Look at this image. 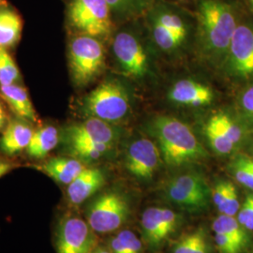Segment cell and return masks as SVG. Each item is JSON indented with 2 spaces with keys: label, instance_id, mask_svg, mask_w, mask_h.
Here are the masks:
<instances>
[{
  "label": "cell",
  "instance_id": "1",
  "mask_svg": "<svg viewBox=\"0 0 253 253\" xmlns=\"http://www.w3.org/2000/svg\"><path fill=\"white\" fill-rule=\"evenodd\" d=\"M197 20L202 54L221 66L238 26L235 9L221 0H200Z\"/></svg>",
  "mask_w": 253,
  "mask_h": 253
},
{
  "label": "cell",
  "instance_id": "2",
  "mask_svg": "<svg viewBox=\"0 0 253 253\" xmlns=\"http://www.w3.org/2000/svg\"><path fill=\"white\" fill-rule=\"evenodd\" d=\"M149 129L159 144L163 162L171 167L185 166L208 157L191 127L179 119L158 117Z\"/></svg>",
  "mask_w": 253,
  "mask_h": 253
},
{
  "label": "cell",
  "instance_id": "3",
  "mask_svg": "<svg viewBox=\"0 0 253 253\" xmlns=\"http://www.w3.org/2000/svg\"><path fill=\"white\" fill-rule=\"evenodd\" d=\"M130 99L125 85L115 79L101 83L84 98L83 111L88 118L116 123L126 118Z\"/></svg>",
  "mask_w": 253,
  "mask_h": 253
},
{
  "label": "cell",
  "instance_id": "4",
  "mask_svg": "<svg viewBox=\"0 0 253 253\" xmlns=\"http://www.w3.org/2000/svg\"><path fill=\"white\" fill-rule=\"evenodd\" d=\"M163 194L166 200L190 213H203L209 208L212 190L199 172L180 173L169 181Z\"/></svg>",
  "mask_w": 253,
  "mask_h": 253
},
{
  "label": "cell",
  "instance_id": "5",
  "mask_svg": "<svg viewBox=\"0 0 253 253\" xmlns=\"http://www.w3.org/2000/svg\"><path fill=\"white\" fill-rule=\"evenodd\" d=\"M70 69L73 81L84 85L93 81L104 67V50L98 38L82 34L74 37L69 49Z\"/></svg>",
  "mask_w": 253,
  "mask_h": 253
},
{
  "label": "cell",
  "instance_id": "6",
  "mask_svg": "<svg viewBox=\"0 0 253 253\" xmlns=\"http://www.w3.org/2000/svg\"><path fill=\"white\" fill-rule=\"evenodd\" d=\"M128 201L121 192L108 190L100 194L86 209V221L98 234L117 231L129 217Z\"/></svg>",
  "mask_w": 253,
  "mask_h": 253
},
{
  "label": "cell",
  "instance_id": "7",
  "mask_svg": "<svg viewBox=\"0 0 253 253\" xmlns=\"http://www.w3.org/2000/svg\"><path fill=\"white\" fill-rule=\"evenodd\" d=\"M67 15L72 27L82 34L103 38L113 27V16L106 0H71Z\"/></svg>",
  "mask_w": 253,
  "mask_h": 253
},
{
  "label": "cell",
  "instance_id": "8",
  "mask_svg": "<svg viewBox=\"0 0 253 253\" xmlns=\"http://www.w3.org/2000/svg\"><path fill=\"white\" fill-rule=\"evenodd\" d=\"M221 67L229 79L253 83V23L238 24Z\"/></svg>",
  "mask_w": 253,
  "mask_h": 253
},
{
  "label": "cell",
  "instance_id": "9",
  "mask_svg": "<svg viewBox=\"0 0 253 253\" xmlns=\"http://www.w3.org/2000/svg\"><path fill=\"white\" fill-rule=\"evenodd\" d=\"M249 127L239 117L221 111L208 119L205 133L215 153L228 156L244 143Z\"/></svg>",
  "mask_w": 253,
  "mask_h": 253
},
{
  "label": "cell",
  "instance_id": "10",
  "mask_svg": "<svg viewBox=\"0 0 253 253\" xmlns=\"http://www.w3.org/2000/svg\"><path fill=\"white\" fill-rule=\"evenodd\" d=\"M180 214L166 208H149L141 217V228L147 246L157 250L176 232L181 224Z\"/></svg>",
  "mask_w": 253,
  "mask_h": 253
},
{
  "label": "cell",
  "instance_id": "11",
  "mask_svg": "<svg viewBox=\"0 0 253 253\" xmlns=\"http://www.w3.org/2000/svg\"><path fill=\"white\" fill-rule=\"evenodd\" d=\"M95 232L87 221L75 216L65 217L58 227V253H91L96 248Z\"/></svg>",
  "mask_w": 253,
  "mask_h": 253
},
{
  "label": "cell",
  "instance_id": "12",
  "mask_svg": "<svg viewBox=\"0 0 253 253\" xmlns=\"http://www.w3.org/2000/svg\"><path fill=\"white\" fill-rule=\"evenodd\" d=\"M160 148L148 138L132 141L126 151V170L141 181L151 180L162 163Z\"/></svg>",
  "mask_w": 253,
  "mask_h": 253
},
{
  "label": "cell",
  "instance_id": "13",
  "mask_svg": "<svg viewBox=\"0 0 253 253\" xmlns=\"http://www.w3.org/2000/svg\"><path fill=\"white\" fill-rule=\"evenodd\" d=\"M113 50L120 69L126 76L141 78L147 73V55L134 34L128 31L118 33L114 40Z\"/></svg>",
  "mask_w": 253,
  "mask_h": 253
},
{
  "label": "cell",
  "instance_id": "14",
  "mask_svg": "<svg viewBox=\"0 0 253 253\" xmlns=\"http://www.w3.org/2000/svg\"><path fill=\"white\" fill-rule=\"evenodd\" d=\"M119 137V131L111 123L101 119L88 118L83 123L70 126L65 133V140L73 142H90L115 145Z\"/></svg>",
  "mask_w": 253,
  "mask_h": 253
},
{
  "label": "cell",
  "instance_id": "15",
  "mask_svg": "<svg viewBox=\"0 0 253 253\" xmlns=\"http://www.w3.org/2000/svg\"><path fill=\"white\" fill-rule=\"evenodd\" d=\"M168 98L179 105L200 107L213 101L214 92L207 84L185 79L176 82L172 85L168 93Z\"/></svg>",
  "mask_w": 253,
  "mask_h": 253
},
{
  "label": "cell",
  "instance_id": "16",
  "mask_svg": "<svg viewBox=\"0 0 253 253\" xmlns=\"http://www.w3.org/2000/svg\"><path fill=\"white\" fill-rule=\"evenodd\" d=\"M105 175L99 168H84L81 173L68 185L67 197L73 206L81 205L102 188Z\"/></svg>",
  "mask_w": 253,
  "mask_h": 253
},
{
  "label": "cell",
  "instance_id": "17",
  "mask_svg": "<svg viewBox=\"0 0 253 253\" xmlns=\"http://www.w3.org/2000/svg\"><path fill=\"white\" fill-rule=\"evenodd\" d=\"M0 97L18 118L32 122H36L38 120L35 109L29 99L27 88L16 84L0 85Z\"/></svg>",
  "mask_w": 253,
  "mask_h": 253
},
{
  "label": "cell",
  "instance_id": "18",
  "mask_svg": "<svg viewBox=\"0 0 253 253\" xmlns=\"http://www.w3.org/2000/svg\"><path fill=\"white\" fill-rule=\"evenodd\" d=\"M34 130L27 122L15 120L9 123L0 138V148L7 155H14L26 150Z\"/></svg>",
  "mask_w": 253,
  "mask_h": 253
},
{
  "label": "cell",
  "instance_id": "19",
  "mask_svg": "<svg viewBox=\"0 0 253 253\" xmlns=\"http://www.w3.org/2000/svg\"><path fill=\"white\" fill-rule=\"evenodd\" d=\"M24 22L21 14L7 1L0 4V47L15 45L22 36Z\"/></svg>",
  "mask_w": 253,
  "mask_h": 253
},
{
  "label": "cell",
  "instance_id": "20",
  "mask_svg": "<svg viewBox=\"0 0 253 253\" xmlns=\"http://www.w3.org/2000/svg\"><path fill=\"white\" fill-rule=\"evenodd\" d=\"M84 165L74 158H52L41 166V169L53 179L69 185L84 169Z\"/></svg>",
  "mask_w": 253,
  "mask_h": 253
},
{
  "label": "cell",
  "instance_id": "21",
  "mask_svg": "<svg viewBox=\"0 0 253 253\" xmlns=\"http://www.w3.org/2000/svg\"><path fill=\"white\" fill-rule=\"evenodd\" d=\"M59 142V131L54 126H42L34 131L27 146V153L33 159H43Z\"/></svg>",
  "mask_w": 253,
  "mask_h": 253
},
{
  "label": "cell",
  "instance_id": "22",
  "mask_svg": "<svg viewBox=\"0 0 253 253\" xmlns=\"http://www.w3.org/2000/svg\"><path fill=\"white\" fill-rule=\"evenodd\" d=\"M213 231L226 235L241 247L244 252L252 244V238L249 231L238 222L236 217L220 214L213 221Z\"/></svg>",
  "mask_w": 253,
  "mask_h": 253
},
{
  "label": "cell",
  "instance_id": "23",
  "mask_svg": "<svg viewBox=\"0 0 253 253\" xmlns=\"http://www.w3.org/2000/svg\"><path fill=\"white\" fill-rule=\"evenodd\" d=\"M150 10V16L158 20L162 25L168 28L181 43L186 41L188 36V26L177 11L163 5L153 7Z\"/></svg>",
  "mask_w": 253,
  "mask_h": 253
},
{
  "label": "cell",
  "instance_id": "24",
  "mask_svg": "<svg viewBox=\"0 0 253 253\" xmlns=\"http://www.w3.org/2000/svg\"><path fill=\"white\" fill-rule=\"evenodd\" d=\"M172 253H210L207 230L200 227L181 235L172 246Z\"/></svg>",
  "mask_w": 253,
  "mask_h": 253
},
{
  "label": "cell",
  "instance_id": "25",
  "mask_svg": "<svg viewBox=\"0 0 253 253\" xmlns=\"http://www.w3.org/2000/svg\"><path fill=\"white\" fill-rule=\"evenodd\" d=\"M113 17L119 20L133 18L150 9L153 0H106Z\"/></svg>",
  "mask_w": 253,
  "mask_h": 253
},
{
  "label": "cell",
  "instance_id": "26",
  "mask_svg": "<svg viewBox=\"0 0 253 253\" xmlns=\"http://www.w3.org/2000/svg\"><path fill=\"white\" fill-rule=\"evenodd\" d=\"M229 171L239 185L253 191V156L235 155L229 164Z\"/></svg>",
  "mask_w": 253,
  "mask_h": 253
},
{
  "label": "cell",
  "instance_id": "27",
  "mask_svg": "<svg viewBox=\"0 0 253 253\" xmlns=\"http://www.w3.org/2000/svg\"><path fill=\"white\" fill-rule=\"evenodd\" d=\"M71 153L76 157L79 161L93 162L98 161L108 154L113 145L99 143H90V142H73L68 143Z\"/></svg>",
  "mask_w": 253,
  "mask_h": 253
},
{
  "label": "cell",
  "instance_id": "28",
  "mask_svg": "<svg viewBox=\"0 0 253 253\" xmlns=\"http://www.w3.org/2000/svg\"><path fill=\"white\" fill-rule=\"evenodd\" d=\"M149 21L155 43L163 51L166 53H171L181 46L182 43L177 40V38L158 20L153 18L152 16H149Z\"/></svg>",
  "mask_w": 253,
  "mask_h": 253
},
{
  "label": "cell",
  "instance_id": "29",
  "mask_svg": "<svg viewBox=\"0 0 253 253\" xmlns=\"http://www.w3.org/2000/svg\"><path fill=\"white\" fill-rule=\"evenodd\" d=\"M20 79L18 67L8 50L0 47V85L16 84Z\"/></svg>",
  "mask_w": 253,
  "mask_h": 253
},
{
  "label": "cell",
  "instance_id": "30",
  "mask_svg": "<svg viewBox=\"0 0 253 253\" xmlns=\"http://www.w3.org/2000/svg\"><path fill=\"white\" fill-rule=\"evenodd\" d=\"M239 118L249 126H253V83L242 91L237 99Z\"/></svg>",
  "mask_w": 253,
  "mask_h": 253
},
{
  "label": "cell",
  "instance_id": "31",
  "mask_svg": "<svg viewBox=\"0 0 253 253\" xmlns=\"http://www.w3.org/2000/svg\"><path fill=\"white\" fill-rule=\"evenodd\" d=\"M234 187L235 184L231 181L220 180L217 182L214 189L212 190V202L219 211V213L222 208H224Z\"/></svg>",
  "mask_w": 253,
  "mask_h": 253
},
{
  "label": "cell",
  "instance_id": "32",
  "mask_svg": "<svg viewBox=\"0 0 253 253\" xmlns=\"http://www.w3.org/2000/svg\"><path fill=\"white\" fill-rule=\"evenodd\" d=\"M235 217L249 232H253V191L247 194Z\"/></svg>",
  "mask_w": 253,
  "mask_h": 253
},
{
  "label": "cell",
  "instance_id": "33",
  "mask_svg": "<svg viewBox=\"0 0 253 253\" xmlns=\"http://www.w3.org/2000/svg\"><path fill=\"white\" fill-rule=\"evenodd\" d=\"M117 236L121 242L125 253H142V242L138 236L130 230H123Z\"/></svg>",
  "mask_w": 253,
  "mask_h": 253
},
{
  "label": "cell",
  "instance_id": "34",
  "mask_svg": "<svg viewBox=\"0 0 253 253\" xmlns=\"http://www.w3.org/2000/svg\"><path fill=\"white\" fill-rule=\"evenodd\" d=\"M214 241L217 246V250L220 253H243L244 250L239 247L238 245L234 242L230 237L226 235L219 233V232H214Z\"/></svg>",
  "mask_w": 253,
  "mask_h": 253
},
{
  "label": "cell",
  "instance_id": "35",
  "mask_svg": "<svg viewBox=\"0 0 253 253\" xmlns=\"http://www.w3.org/2000/svg\"><path fill=\"white\" fill-rule=\"evenodd\" d=\"M16 167L15 164L12 163H9L8 161L0 159V177L4 176L8 172L12 171Z\"/></svg>",
  "mask_w": 253,
  "mask_h": 253
},
{
  "label": "cell",
  "instance_id": "36",
  "mask_svg": "<svg viewBox=\"0 0 253 253\" xmlns=\"http://www.w3.org/2000/svg\"><path fill=\"white\" fill-rule=\"evenodd\" d=\"M7 116H6V112L4 110V107L2 105V103L0 102V131L4 130V128L7 126Z\"/></svg>",
  "mask_w": 253,
  "mask_h": 253
},
{
  "label": "cell",
  "instance_id": "37",
  "mask_svg": "<svg viewBox=\"0 0 253 253\" xmlns=\"http://www.w3.org/2000/svg\"><path fill=\"white\" fill-rule=\"evenodd\" d=\"M91 253H111V251H110V249L107 250V249H104V248H96L93 252Z\"/></svg>",
  "mask_w": 253,
  "mask_h": 253
},
{
  "label": "cell",
  "instance_id": "38",
  "mask_svg": "<svg viewBox=\"0 0 253 253\" xmlns=\"http://www.w3.org/2000/svg\"><path fill=\"white\" fill-rule=\"evenodd\" d=\"M251 151H252V153H253V141H252V144H251Z\"/></svg>",
  "mask_w": 253,
  "mask_h": 253
},
{
  "label": "cell",
  "instance_id": "39",
  "mask_svg": "<svg viewBox=\"0 0 253 253\" xmlns=\"http://www.w3.org/2000/svg\"><path fill=\"white\" fill-rule=\"evenodd\" d=\"M250 2H251V4H252V6L253 7V0H250Z\"/></svg>",
  "mask_w": 253,
  "mask_h": 253
},
{
  "label": "cell",
  "instance_id": "40",
  "mask_svg": "<svg viewBox=\"0 0 253 253\" xmlns=\"http://www.w3.org/2000/svg\"><path fill=\"white\" fill-rule=\"evenodd\" d=\"M5 1H6V0H0V4L3 3V2H5Z\"/></svg>",
  "mask_w": 253,
  "mask_h": 253
}]
</instances>
